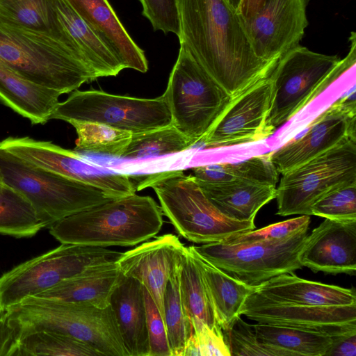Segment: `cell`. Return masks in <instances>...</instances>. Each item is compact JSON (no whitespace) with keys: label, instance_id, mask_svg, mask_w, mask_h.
I'll return each instance as SVG.
<instances>
[{"label":"cell","instance_id":"obj_1","mask_svg":"<svg viewBox=\"0 0 356 356\" xmlns=\"http://www.w3.org/2000/svg\"><path fill=\"white\" fill-rule=\"evenodd\" d=\"M179 43L232 97L270 74L277 63L253 49L244 21L228 0H177Z\"/></svg>","mask_w":356,"mask_h":356},{"label":"cell","instance_id":"obj_2","mask_svg":"<svg viewBox=\"0 0 356 356\" xmlns=\"http://www.w3.org/2000/svg\"><path fill=\"white\" fill-rule=\"evenodd\" d=\"M162 211L149 196L134 193L65 217L48 228L60 243L134 246L159 232Z\"/></svg>","mask_w":356,"mask_h":356},{"label":"cell","instance_id":"obj_3","mask_svg":"<svg viewBox=\"0 0 356 356\" xmlns=\"http://www.w3.org/2000/svg\"><path fill=\"white\" fill-rule=\"evenodd\" d=\"M151 187L162 213L177 232L195 243L222 242L255 229L254 220H238L221 213L205 196L192 175L181 170L149 176L136 191Z\"/></svg>","mask_w":356,"mask_h":356},{"label":"cell","instance_id":"obj_4","mask_svg":"<svg viewBox=\"0 0 356 356\" xmlns=\"http://www.w3.org/2000/svg\"><path fill=\"white\" fill-rule=\"evenodd\" d=\"M6 310L19 337L31 331L50 330L80 340L102 355L129 356L111 305L99 308L31 296Z\"/></svg>","mask_w":356,"mask_h":356},{"label":"cell","instance_id":"obj_5","mask_svg":"<svg viewBox=\"0 0 356 356\" xmlns=\"http://www.w3.org/2000/svg\"><path fill=\"white\" fill-rule=\"evenodd\" d=\"M355 64V48H350L343 59L300 44L284 54L269 75L271 92L266 127L270 135Z\"/></svg>","mask_w":356,"mask_h":356},{"label":"cell","instance_id":"obj_6","mask_svg":"<svg viewBox=\"0 0 356 356\" xmlns=\"http://www.w3.org/2000/svg\"><path fill=\"white\" fill-rule=\"evenodd\" d=\"M0 62L25 79L61 95L98 79L59 42L1 22Z\"/></svg>","mask_w":356,"mask_h":356},{"label":"cell","instance_id":"obj_7","mask_svg":"<svg viewBox=\"0 0 356 356\" xmlns=\"http://www.w3.org/2000/svg\"><path fill=\"white\" fill-rule=\"evenodd\" d=\"M0 179L30 202L45 227L115 199L97 187L33 165L1 147Z\"/></svg>","mask_w":356,"mask_h":356},{"label":"cell","instance_id":"obj_8","mask_svg":"<svg viewBox=\"0 0 356 356\" xmlns=\"http://www.w3.org/2000/svg\"><path fill=\"white\" fill-rule=\"evenodd\" d=\"M163 95L172 125L193 145L209 131L232 98L182 44Z\"/></svg>","mask_w":356,"mask_h":356},{"label":"cell","instance_id":"obj_9","mask_svg":"<svg viewBox=\"0 0 356 356\" xmlns=\"http://www.w3.org/2000/svg\"><path fill=\"white\" fill-rule=\"evenodd\" d=\"M121 253L106 248L61 243L0 276V307L6 310L88 268L114 262Z\"/></svg>","mask_w":356,"mask_h":356},{"label":"cell","instance_id":"obj_10","mask_svg":"<svg viewBox=\"0 0 356 356\" xmlns=\"http://www.w3.org/2000/svg\"><path fill=\"white\" fill-rule=\"evenodd\" d=\"M86 121L104 124L132 134L172 125L163 95L154 99L115 95L99 90H75L59 102L51 120Z\"/></svg>","mask_w":356,"mask_h":356},{"label":"cell","instance_id":"obj_11","mask_svg":"<svg viewBox=\"0 0 356 356\" xmlns=\"http://www.w3.org/2000/svg\"><path fill=\"white\" fill-rule=\"evenodd\" d=\"M282 175L276 188L277 214L311 216L312 206L323 195L356 181V138L348 136Z\"/></svg>","mask_w":356,"mask_h":356},{"label":"cell","instance_id":"obj_12","mask_svg":"<svg viewBox=\"0 0 356 356\" xmlns=\"http://www.w3.org/2000/svg\"><path fill=\"white\" fill-rule=\"evenodd\" d=\"M307 231L282 240L215 242L194 246L210 263L232 277L259 286L284 273L300 269V253Z\"/></svg>","mask_w":356,"mask_h":356},{"label":"cell","instance_id":"obj_13","mask_svg":"<svg viewBox=\"0 0 356 356\" xmlns=\"http://www.w3.org/2000/svg\"><path fill=\"white\" fill-rule=\"evenodd\" d=\"M0 147L33 165L97 187L113 198L136 191L129 175L90 163L79 152L49 141L8 137L0 141Z\"/></svg>","mask_w":356,"mask_h":356},{"label":"cell","instance_id":"obj_14","mask_svg":"<svg viewBox=\"0 0 356 356\" xmlns=\"http://www.w3.org/2000/svg\"><path fill=\"white\" fill-rule=\"evenodd\" d=\"M355 84L352 90L314 119L306 133L270 152L279 173L284 174L331 149L348 136L355 138Z\"/></svg>","mask_w":356,"mask_h":356},{"label":"cell","instance_id":"obj_15","mask_svg":"<svg viewBox=\"0 0 356 356\" xmlns=\"http://www.w3.org/2000/svg\"><path fill=\"white\" fill-rule=\"evenodd\" d=\"M241 315L259 323L312 330L331 337L356 331V305H302L273 299L257 291L245 300Z\"/></svg>","mask_w":356,"mask_h":356},{"label":"cell","instance_id":"obj_16","mask_svg":"<svg viewBox=\"0 0 356 356\" xmlns=\"http://www.w3.org/2000/svg\"><path fill=\"white\" fill-rule=\"evenodd\" d=\"M269 76L233 97L200 143L207 148L229 147L268 138L266 119L270 99Z\"/></svg>","mask_w":356,"mask_h":356},{"label":"cell","instance_id":"obj_17","mask_svg":"<svg viewBox=\"0 0 356 356\" xmlns=\"http://www.w3.org/2000/svg\"><path fill=\"white\" fill-rule=\"evenodd\" d=\"M308 0H267L256 16L245 24L257 57L269 63L299 44L308 25Z\"/></svg>","mask_w":356,"mask_h":356},{"label":"cell","instance_id":"obj_18","mask_svg":"<svg viewBox=\"0 0 356 356\" xmlns=\"http://www.w3.org/2000/svg\"><path fill=\"white\" fill-rule=\"evenodd\" d=\"M185 249L177 236L166 234L122 252L115 261L124 276L136 279L147 289L163 320L165 287Z\"/></svg>","mask_w":356,"mask_h":356},{"label":"cell","instance_id":"obj_19","mask_svg":"<svg viewBox=\"0 0 356 356\" xmlns=\"http://www.w3.org/2000/svg\"><path fill=\"white\" fill-rule=\"evenodd\" d=\"M300 261L314 272L355 275L356 220L325 218L307 236L300 253Z\"/></svg>","mask_w":356,"mask_h":356},{"label":"cell","instance_id":"obj_20","mask_svg":"<svg viewBox=\"0 0 356 356\" xmlns=\"http://www.w3.org/2000/svg\"><path fill=\"white\" fill-rule=\"evenodd\" d=\"M81 19L108 47L124 68L145 73V53L133 40L108 0H65Z\"/></svg>","mask_w":356,"mask_h":356},{"label":"cell","instance_id":"obj_21","mask_svg":"<svg viewBox=\"0 0 356 356\" xmlns=\"http://www.w3.org/2000/svg\"><path fill=\"white\" fill-rule=\"evenodd\" d=\"M110 305L129 356H149L143 284L134 277L122 275L112 293Z\"/></svg>","mask_w":356,"mask_h":356},{"label":"cell","instance_id":"obj_22","mask_svg":"<svg viewBox=\"0 0 356 356\" xmlns=\"http://www.w3.org/2000/svg\"><path fill=\"white\" fill-rule=\"evenodd\" d=\"M0 22L51 38L67 47L93 72L63 26L58 13L56 0H0Z\"/></svg>","mask_w":356,"mask_h":356},{"label":"cell","instance_id":"obj_23","mask_svg":"<svg viewBox=\"0 0 356 356\" xmlns=\"http://www.w3.org/2000/svg\"><path fill=\"white\" fill-rule=\"evenodd\" d=\"M256 291L273 299L302 305H356V295L353 289L305 280L293 273L274 277L260 284Z\"/></svg>","mask_w":356,"mask_h":356},{"label":"cell","instance_id":"obj_24","mask_svg":"<svg viewBox=\"0 0 356 356\" xmlns=\"http://www.w3.org/2000/svg\"><path fill=\"white\" fill-rule=\"evenodd\" d=\"M122 277L114 261L88 268L35 297L57 302L88 303L105 308L110 305L112 293Z\"/></svg>","mask_w":356,"mask_h":356},{"label":"cell","instance_id":"obj_25","mask_svg":"<svg viewBox=\"0 0 356 356\" xmlns=\"http://www.w3.org/2000/svg\"><path fill=\"white\" fill-rule=\"evenodd\" d=\"M188 249L201 272L216 321L222 331H227L241 316L246 298L259 286L247 284L229 275L200 254L194 245Z\"/></svg>","mask_w":356,"mask_h":356},{"label":"cell","instance_id":"obj_26","mask_svg":"<svg viewBox=\"0 0 356 356\" xmlns=\"http://www.w3.org/2000/svg\"><path fill=\"white\" fill-rule=\"evenodd\" d=\"M60 95L25 79L0 62V101L31 124L50 120Z\"/></svg>","mask_w":356,"mask_h":356},{"label":"cell","instance_id":"obj_27","mask_svg":"<svg viewBox=\"0 0 356 356\" xmlns=\"http://www.w3.org/2000/svg\"><path fill=\"white\" fill-rule=\"evenodd\" d=\"M197 184L221 213L238 220H254L259 210L276 197L275 186L248 181Z\"/></svg>","mask_w":356,"mask_h":356},{"label":"cell","instance_id":"obj_28","mask_svg":"<svg viewBox=\"0 0 356 356\" xmlns=\"http://www.w3.org/2000/svg\"><path fill=\"white\" fill-rule=\"evenodd\" d=\"M59 17L98 78L115 76L124 68L108 47L65 0H56Z\"/></svg>","mask_w":356,"mask_h":356},{"label":"cell","instance_id":"obj_29","mask_svg":"<svg viewBox=\"0 0 356 356\" xmlns=\"http://www.w3.org/2000/svg\"><path fill=\"white\" fill-rule=\"evenodd\" d=\"M278 175L270 152L237 163L220 162L196 166L192 174L197 183L221 184L244 180L275 187Z\"/></svg>","mask_w":356,"mask_h":356},{"label":"cell","instance_id":"obj_30","mask_svg":"<svg viewBox=\"0 0 356 356\" xmlns=\"http://www.w3.org/2000/svg\"><path fill=\"white\" fill-rule=\"evenodd\" d=\"M258 339L283 356H325L332 338L316 331L269 324H253Z\"/></svg>","mask_w":356,"mask_h":356},{"label":"cell","instance_id":"obj_31","mask_svg":"<svg viewBox=\"0 0 356 356\" xmlns=\"http://www.w3.org/2000/svg\"><path fill=\"white\" fill-rule=\"evenodd\" d=\"M179 290L193 327L202 323L210 327H220L216 321L201 272L188 247H186L179 264Z\"/></svg>","mask_w":356,"mask_h":356},{"label":"cell","instance_id":"obj_32","mask_svg":"<svg viewBox=\"0 0 356 356\" xmlns=\"http://www.w3.org/2000/svg\"><path fill=\"white\" fill-rule=\"evenodd\" d=\"M45 228L30 202L15 188L0 183V234L31 237Z\"/></svg>","mask_w":356,"mask_h":356},{"label":"cell","instance_id":"obj_33","mask_svg":"<svg viewBox=\"0 0 356 356\" xmlns=\"http://www.w3.org/2000/svg\"><path fill=\"white\" fill-rule=\"evenodd\" d=\"M101 356L90 346L71 336L35 330L19 336L17 356Z\"/></svg>","mask_w":356,"mask_h":356},{"label":"cell","instance_id":"obj_34","mask_svg":"<svg viewBox=\"0 0 356 356\" xmlns=\"http://www.w3.org/2000/svg\"><path fill=\"white\" fill-rule=\"evenodd\" d=\"M77 134L74 150L120 158L132 134L93 122L70 121Z\"/></svg>","mask_w":356,"mask_h":356},{"label":"cell","instance_id":"obj_35","mask_svg":"<svg viewBox=\"0 0 356 356\" xmlns=\"http://www.w3.org/2000/svg\"><path fill=\"white\" fill-rule=\"evenodd\" d=\"M193 144L172 124L140 134H132L122 159H144L179 153Z\"/></svg>","mask_w":356,"mask_h":356},{"label":"cell","instance_id":"obj_36","mask_svg":"<svg viewBox=\"0 0 356 356\" xmlns=\"http://www.w3.org/2000/svg\"><path fill=\"white\" fill-rule=\"evenodd\" d=\"M163 306L164 321L172 356H184L186 345L193 333V326L181 298L179 265L166 285Z\"/></svg>","mask_w":356,"mask_h":356},{"label":"cell","instance_id":"obj_37","mask_svg":"<svg viewBox=\"0 0 356 356\" xmlns=\"http://www.w3.org/2000/svg\"><path fill=\"white\" fill-rule=\"evenodd\" d=\"M311 213L336 220H356V181L326 193L312 206Z\"/></svg>","mask_w":356,"mask_h":356},{"label":"cell","instance_id":"obj_38","mask_svg":"<svg viewBox=\"0 0 356 356\" xmlns=\"http://www.w3.org/2000/svg\"><path fill=\"white\" fill-rule=\"evenodd\" d=\"M231 352L237 356H283L281 351L261 342L253 324L237 317L227 331H223Z\"/></svg>","mask_w":356,"mask_h":356},{"label":"cell","instance_id":"obj_39","mask_svg":"<svg viewBox=\"0 0 356 356\" xmlns=\"http://www.w3.org/2000/svg\"><path fill=\"white\" fill-rule=\"evenodd\" d=\"M232 356L226 336L219 326L202 323L193 328L184 356Z\"/></svg>","mask_w":356,"mask_h":356},{"label":"cell","instance_id":"obj_40","mask_svg":"<svg viewBox=\"0 0 356 356\" xmlns=\"http://www.w3.org/2000/svg\"><path fill=\"white\" fill-rule=\"evenodd\" d=\"M309 223V216L301 215L299 217L236 235L227 239L224 242L241 243L263 240H282L307 231Z\"/></svg>","mask_w":356,"mask_h":356},{"label":"cell","instance_id":"obj_41","mask_svg":"<svg viewBox=\"0 0 356 356\" xmlns=\"http://www.w3.org/2000/svg\"><path fill=\"white\" fill-rule=\"evenodd\" d=\"M146 17L154 31L179 35V15L177 0H139Z\"/></svg>","mask_w":356,"mask_h":356},{"label":"cell","instance_id":"obj_42","mask_svg":"<svg viewBox=\"0 0 356 356\" xmlns=\"http://www.w3.org/2000/svg\"><path fill=\"white\" fill-rule=\"evenodd\" d=\"M143 296L149 338V356H172L165 321L152 298L144 286Z\"/></svg>","mask_w":356,"mask_h":356},{"label":"cell","instance_id":"obj_43","mask_svg":"<svg viewBox=\"0 0 356 356\" xmlns=\"http://www.w3.org/2000/svg\"><path fill=\"white\" fill-rule=\"evenodd\" d=\"M19 338L6 310L0 315V356H17Z\"/></svg>","mask_w":356,"mask_h":356},{"label":"cell","instance_id":"obj_44","mask_svg":"<svg viewBox=\"0 0 356 356\" xmlns=\"http://www.w3.org/2000/svg\"><path fill=\"white\" fill-rule=\"evenodd\" d=\"M332 342L325 356H355L356 331L332 337Z\"/></svg>","mask_w":356,"mask_h":356},{"label":"cell","instance_id":"obj_45","mask_svg":"<svg viewBox=\"0 0 356 356\" xmlns=\"http://www.w3.org/2000/svg\"><path fill=\"white\" fill-rule=\"evenodd\" d=\"M267 0H240L238 12L245 22L248 24L264 7Z\"/></svg>","mask_w":356,"mask_h":356},{"label":"cell","instance_id":"obj_46","mask_svg":"<svg viewBox=\"0 0 356 356\" xmlns=\"http://www.w3.org/2000/svg\"><path fill=\"white\" fill-rule=\"evenodd\" d=\"M6 310L5 309H3L2 308L0 307V315L4 312Z\"/></svg>","mask_w":356,"mask_h":356},{"label":"cell","instance_id":"obj_47","mask_svg":"<svg viewBox=\"0 0 356 356\" xmlns=\"http://www.w3.org/2000/svg\"><path fill=\"white\" fill-rule=\"evenodd\" d=\"M1 182H2V181H1V179H0V183H1Z\"/></svg>","mask_w":356,"mask_h":356}]
</instances>
